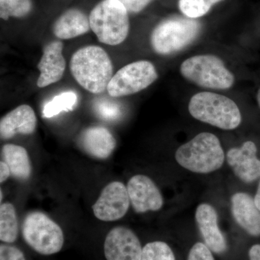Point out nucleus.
Here are the masks:
<instances>
[{
  "label": "nucleus",
  "instance_id": "obj_19",
  "mask_svg": "<svg viewBox=\"0 0 260 260\" xmlns=\"http://www.w3.org/2000/svg\"><path fill=\"white\" fill-rule=\"evenodd\" d=\"M2 156L13 177L20 181L30 178L32 167L26 149L18 145H5L2 148Z\"/></svg>",
  "mask_w": 260,
  "mask_h": 260
},
{
  "label": "nucleus",
  "instance_id": "obj_27",
  "mask_svg": "<svg viewBox=\"0 0 260 260\" xmlns=\"http://www.w3.org/2000/svg\"><path fill=\"white\" fill-rule=\"evenodd\" d=\"M0 260H26L23 251L14 246L1 244Z\"/></svg>",
  "mask_w": 260,
  "mask_h": 260
},
{
  "label": "nucleus",
  "instance_id": "obj_14",
  "mask_svg": "<svg viewBox=\"0 0 260 260\" xmlns=\"http://www.w3.org/2000/svg\"><path fill=\"white\" fill-rule=\"evenodd\" d=\"M63 44L61 41L51 42L43 51L42 59L38 64L40 76L37 86L43 88L61 79L66 68V61L62 54Z\"/></svg>",
  "mask_w": 260,
  "mask_h": 260
},
{
  "label": "nucleus",
  "instance_id": "obj_13",
  "mask_svg": "<svg viewBox=\"0 0 260 260\" xmlns=\"http://www.w3.org/2000/svg\"><path fill=\"white\" fill-rule=\"evenodd\" d=\"M195 219L205 245L215 253L223 254L227 250L226 239L218 226V213L212 205L202 203L198 205Z\"/></svg>",
  "mask_w": 260,
  "mask_h": 260
},
{
  "label": "nucleus",
  "instance_id": "obj_30",
  "mask_svg": "<svg viewBox=\"0 0 260 260\" xmlns=\"http://www.w3.org/2000/svg\"><path fill=\"white\" fill-rule=\"evenodd\" d=\"M249 260H260V244H254L249 249Z\"/></svg>",
  "mask_w": 260,
  "mask_h": 260
},
{
  "label": "nucleus",
  "instance_id": "obj_26",
  "mask_svg": "<svg viewBox=\"0 0 260 260\" xmlns=\"http://www.w3.org/2000/svg\"><path fill=\"white\" fill-rule=\"evenodd\" d=\"M187 260H215V258L212 251L204 243L198 242L191 248Z\"/></svg>",
  "mask_w": 260,
  "mask_h": 260
},
{
  "label": "nucleus",
  "instance_id": "obj_33",
  "mask_svg": "<svg viewBox=\"0 0 260 260\" xmlns=\"http://www.w3.org/2000/svg\"><path fill=\"white\" fill-rule=\"evenodd\" d=\"M0 194H1V197H0V200H1V202L3 201V190H0Z\"/></svg>",
  "mask_w": 260,
  "mask_h": 260
},
{
  "label": "nucleus",
  "instance_id": "obj_32",
  "mask_svg": "<svg viewBox=\"0 0 260 260\" xmlns=\"http://www.w3.org/2000/svg\"><path fill=\"white\" fill-rule=\"evenodd\" d=\"M256 100H257L258 105L260 108V89L258 91L257 95H256Z\"/></svg>",
  "mask_w": 260,
  "mask_h": 260
},
{
  "label": "nucleus",
  "instance_id": "obj_9",
  "mask_svg": "<svg viewBox=\"0 0 260 260\" xmlns=\"http://www.w3.org/2000/svg\"><path fill=\"white\" fill-rule=\"evenodd\" d=\"M129 205L127 187L120 181H113L103 189L92 208L98 219L112 222L122 218L127 213Z\"/></svg>",
  "mask_w": 260,
  "mask_h": 260
},
{
  "label": "nucleus",
  "instance_id": "obj_20",
  "mask_svg": "<svg viewBox=\"0 0 260 260\" xmlns=\"http://www.w3.org/2000/svg\"><path fill=\"white\" fill-rule=\"evenodd\" d=\"M19 225L14 205L6 203L0 206V240L12 244L18 237Z\"/></svg>",
  "mask_w": 260,
  "mask_h": 260
},
{
  "label": "nucleus",
  "instance_id": "obj_7",
  "mask_svg": "<svg viewBox=\"0 0 260 260\" xmlns=\"http://www.w3.org/2000/svg\"><path fill=\"white\" fill-rule=\"evenodd\" d=\"M22 234L25 243L43 255L59 252L64 245L62 229L45 213L32 211L24 219Z\"/></svg>",
  "mask_w": 260,
  "mask_h": 260
},
{
  "label": "nucleus",
  "instance_id": "obj_28",
  "mask_svg": "<svg viewBox=\"0 0 260 260\" xmlns=\"http://www.w3.org/2000/svg\"><path fill=\"white\" fill-rule=\"evenodd\" d=\"M127 10L128 13H138L148 6L152 0H118Z\"/></svg>",
  "mask_w": 260,
  "mask_h": 260
},
{
  "label": "nucleus",
  "instance_id": "obj_15",
  "mask_svg": "<svg viewBox=\"0 0 260 260\" xmlns=\"http://www.w3.org/2000/svg\"><path fill=\"white\" fill-rule=\"evenodd\" d=\"M37 126V118L30 106L23 104L3 116L0 121L2 140L11 139L15 135H31Z\"/></svg>",
  "mask_w": 260,
  "mask_h": 260
},
{
  "label": "nucleus",
  "instance_id": "obj_1",
  "mask_svg": "<svg viewBox=\"0 0 260 260\" xmlns=\"http://www.w3.org/2000/svg\"><path fill=\"white\" fill-rule=\"evenodd\" d=\"M70 68L77 83L93 94L107 90L114 76L109 54L98 46H87L75 51L70 59Z\"/></svg>",
  "mask_w": 260,
  "mask_h": 260
},
{
  "label": "nucleus",
  "instance_id": "obj_5",
  "mask_svg": "<svg viewBox=\"0 0 260 260\" xmlns=\"http://www.w3.org/2000/svg\"><path fill=\"white\" fill-rule=\"evenodd\" d=\"M201 25L195 19L176 16L158 24L151 34L152 47L161 55H169L191 44L199 35Z\"/></svg>",
  "mask_w": 260,
  "mask_h": 260
},
{
  "label": "nucleus",
  "instance_id": "obj_23",
  "mask_svg": "<svg viewBox=\"0 0 260 260\" xmlns=\"http://www.w3.org/2000/svg\"><path fill=\"white\" fill-rule=\"evenodd\" d=\"M220 1L222 0H179V8L186 17L195 19L207 14L214 5Z\"/></svg>",
  "mask_w": 260,
  "mask_h": 260
},
{
  "label": "nucleus",
  "instance_id": "obj_10",
  "mask_svg": "<svg viewBox=\"0 0 260 260\" xmlns=\"http://www.w3.org/2000/svg\"><path fill=\"white\" fill-rule=\"evenodd\" d=\"M142 253L139 239L128 228H114L106 237L104 254L107 260H141Z\"/></svg>",
  "mask_w": 260,
  "mask_h": 260
},
{
  "label": "nucleus",
  "instance_id": "obj_17",
  "mask_svg": "<svg viewBox=\"0 0 260 260\" xmlns=\"http://www.w3.org/2000/svg\"><path fill=\"white\" fill-rule=\"evenodd\" d=\"M79 143L85 153L97 159L109 158L116 146L115 138L104 126L87 128L80 135Z\"/></svg>",
  "mask_w": 260,
  "mask_h": 260
},
{
  "label": "nucleus",
  "instance_id": "obj_21",
  "mask_svg": "<svg viewBox=\"0 0 260 260\" xmlns=\"http://www.w3.org/2000/svg\"><path fill=\"white\" fill-rule=\"evenodd\" d=\"M78 102V96L74 92H64L54 97L44 105L43 116L51 118L62 112H70Z\"/></svg>",
  "mask_w": 260,
  "mask_h": 260
},
{
  "label": "nucleus",
  "instance_id": "obj_31",
  "mask_svg": "<svg viewBox=\"0 0 260 260\" xmlns=\"http://www.w3.org/2000/svg\"><path fill=\"white\" fill-rule=\"evenodd\" d=\"M254 200L256 207H257L258 209L260 210V181L259 185H258L257 189H256V192L255 196H254Z\"/></svg>",
  "mask_w": 260,
  "mask_h": 260
},
{
  "label": "nucleus",
  "instance_id": "obj_12",
  "mask_svg": "<svg viewBox=\"0 0 260 260\" xmlns=\"http://www.w3.org/2000/svg\"><path fill=\"white\" fill-rule=\"evenodd\" d=\"M256 153L257 148L252 141H246L240 148H232L227 152L228 164L243 182H254L260 178V160Z\"/></svg>",
  "mask_w": 260,
  "mask_h": 260
},
{
  "label": "nucleus",
  "instance_id": "obj_3",
  "mask_svg": "<svg viewBox=\"0 0 260 260\" xmlns=\"http://www.w3.org/2000/svg\"><path fill=\"white\" fill-rule=\"evenodd\" d=\"M188 108L194 119L220 129H234L242 122V114L237 104L220 94L211 92L195 94Z\"/></svg>",
  "mask_w": 260,
  "mask_h": 260
},
{
  "label": "nucleus",
  "instance_id": "obj_24",
  "mask_svg": "<svg viewBox=\"0 0 260 260\" xmlns=\"http://www.w3.org/2000/svg\"><path fill=\"white\" fill-rule=\"evenodd\" d=\"M141 260H176L172 248L166 242L148 243L143 248Z\"/></svg>",
  "mask_w": 260,
  "mask_h": 260
},
{
  "label": "nucleus",
  "instance_id": "obj_11",
  "mask_svg": "<svg viewBox=\"0 0 260 260\" xmlns=\"http://www.w3.org/2000/svg\"><path fill=\"white\" fill-rule=\"evenodd\" d=\"M128 193L130 203L138 213L158 211L164 205L161 193L150 178L138 174L128 181Z\"/></svg>",
  "mask_w": 260,
  "mask_h": 260
},
{
  "label": "nucleus",
  "instance_id": "obj_6",
  "mask_svg": "<svg viewBox=\"0 0 260 260\" xmlns=\"http://www.w3.org/2000/svg\"><path fill=\"white\" fill-rule=\"evenodd\" d=\"M181 74L185 79L203 88L226 90L234 83V77L223 61L210 54L192 56L183 61Z\"/></svg>",
  "mask_w": 260,
  "mask_h": 260
},
{
  "label": "nucleus",
  "instance_id": "obj_8",
  "mask_svg": "<svg viewBox=\"0 0 260 260\" xmlns=\"http://www.w3.org/2000/svg\"><path fill=\"white\" fill-rule=\"evenodd\" d=\"M158 78L155 66L150 61L141 60L130 63L113 76L107 92L112 98L126 96L139 93Z\"/></svg>",
  "mask_w": 260,
  "mask_h": 260
},
{
  "label": "nucleus",
  "instance_id": "obj_4",
  "mask_svg": "<svg viewBox=\"0 0 260 260\" xmlns=\"http://www.w3.org/2000/svg\"><path fill=\"white\" fill-rule=\"evenodd\" d=\"M89 20L90 29L103 44L119 45L129 34L128 12L118 0H103L90 12Z\"/></svg>",
  "mask_w": 260,
  "mask_h": 260
},
{
  "label": "nucleus",
  "instance_id": "obj_2",
  "mask_svg": "<svg viewBox=\"0 0 260 260\" xmlns=\"http://www.w3.org/2000/svg\"><path fill=\"white\" fill-rule=\"evenodd\" d=\"M175 158L186 170L209 174L223 166L225 155L220 140L215 135L202 133L177 149Z\"/></svg>",
  "mask_w": 260,
  "mask_h": 260
},
{
  "label": "nucleus",
  "instance_id": "obj_29",
  "mask_svg": "<svg viewBox=\"0 0 260 260\" xmlns=\"http://www.w3.org/2000/svg\"><path fill=\"white\" fill-rule=\"evenodd\" d=\"M10 175L11 173H10L9 167L4 160H2L0 162V182H5Z\"/></svg>",
  "mask_w": 260,
  "mask_h": 260
},
{
  "label": "nucleus",
  "instance_id": "obj_25",
  "mask_svg": "<svg viewBox=\"0 0 260 260\" xmlns=\"http://www.w3.org/2000/svg\"><path fill=\"white\" fill-rule=\"evenodd\" d=\"M98 115L107 121H114L121 115L120 108L116 103L109 99H100L95 104Z\"/></svg>",
  "mask_w": 260,
  "mask_h": 260
},
{
  "label": "nucleus",
  "instance_id": "obj_22",
  "mask_svg": "<svg viewBox=\"0 0 260 260\" xmlns=\"http://www.w3.org/2000/svg\"><path fill=\"white\" fill-rule=\"evenodd\" d=\"M31 0H0V18L5 20L10 18H20L31 12Z\"/></svg>",
  "mask_w": 260,
  "mask_h": 260
},
{
  "label": "nucleus",
  "instance_id": "obj_18",
  "mask_svg": "<svg viewBox=\"0 0 260 260\" xmlns=\"http://www.w3.org/2000/svg\"><path fill=\"white\" fill-rule=\"evenodd\" d=\"M90 29L89 17L75 8L65 11L53 25V32L59 39H73L86 34Z\"/></svg>",
  "mask_w": 260,
  "mask_h": 260
},
{
  "label": "nucleus",
  "instance_id": "obj_16",
  "mask_svg": "<svg viewBox=\"0 0 260 260\" xmlns=\"http://www.w3.org/2000/svg\"><path fill=\"white\" fill-rule=\"evenodd\" d=\"M232 212L239 226L252 237H260V210L250 195L245 192L233 195Z\"/></svg>",
  "mask_w": 260,
  "mask_h": 260
}]
</instances>
